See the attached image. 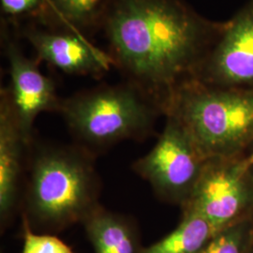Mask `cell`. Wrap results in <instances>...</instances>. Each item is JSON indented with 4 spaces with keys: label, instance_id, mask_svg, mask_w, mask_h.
Instances as JSON below:
<instances>
[{
    "label": "cell",
    "instance_id": "obj_1",
    "mask_svg": "<svg viewBox=\"0 0 253 253\" xmlns=\"http://www.w3.org/2000/svg\"><path fill=\"white\" fill-rule=\"evenodd\" d=\"M226 21L200 14L186 0H113L100 31L114 69L163 106L191 79Z\"/></svg>",
    "mask_w": 253,
    "mask_h": 253
},
{
    "label": "cell",
    "instance_id": "obj_2",
    "mask_svg": "<svg viewBox=\"0 0 253 253\" xmlns=\"http://www.w3.org/2000/svg\"><path fill=\"white\" fill-rule=\"evenodd\" d=\"M93 156L79 146H49L33 157L23 217L32 230L56 232L84 220L100 207Z\"/></svg>",
    "mask_w": 253,
    "mask_h": 253
},
{
    "label": "cell",
    "instance_id": "obj_3",
    "mask_svg": "<svg viewBox=\"0 0 253 253\" xmlns=\"http://www.w3.org/2000/svg\"><path fill=\"white\" fill-rule=\"evenodd\" d=\"M207 158H233L253 149V86L218 87L189 79L163 104Z\"/></svg>",
    "mask_w": 253,
    "mask_h": 253
},
{
    "label": "cell",
    "instance_id": "obj_4",
    "mask_svg": "<svg viewBox=\"0 0 253 253\" xmlns=\"http://www.w3.org/2000/svg\"><path fill=\"white\" fill-rule=\"evenodd\" d=\"M79 145L90 152L151 134L163 106L129 82L103 84L62 99L59 113ZM91 153V152H90Z\"/></svg>",
    "mask_w": 253,
    "mask_h": 253
},
{
    "label": "cell",
    "instance_id": "obj_5",
    "mask_svg": "<svg viewBox=\"0 0 253 253\" xmlns=\"http://www.w3.org/2000/svg\"><path fill=\"white\" fill-rule=\"evenodd\" d=\"M208 158L187 129L171 116L153 148L138 159L133 171L164 202L183 208L199 180Z\"/></svg>",
    "mask_w": 253,
    "mask_h": 253
},
{
    "label": "cell",
    "instance_id": "obj_6",
    "mask_svg": "<svg viewBox=\"0 0 253 253\" xmlns=\"http://www.w3.org/2000/svg\"><path fill=\"white\" fill-rule=\"evenodd\" d=\"M182 212L206 219L215 233L253 217V178L249 156L208 158Z\"/></svg>",
    "mask_w": 253,
    "mask_h": 253
},
{
    "label": "cell",
    "instance_id": "obj_7",
    "mask_svg": "<svg viewBox=\"0 0 253 253\" xmlns=\"http://www.w3.org/2000/svg\"><path fill=\"white\" fill-rule=\"evenodd\" d=\"M1 46L8 62L9 85L0 96L9 104L23 136L29 145L34 123L42 113H59L62 98L57 94L54 80L42 73L41 62L24 54L18 38L9 24L1 20Z\"/></svg>",
    "mask_w": 253,
    "mask_h": 253
},
{
    "label": "cell",
    "instance_id": "obj_8",
    "mask_svg": "<svg viewBox=\"0 0 253 253\" xmlns=\"http://www.w3.org/2000/svg\"><path fill=\"white\" fill-rule=\"evenodd\" d=\"M9 26L18 39L25 40L33 48L40 62L68 75L100 79L114 69L108 52L80 33L44 27L33 21Z\"/></svg>",
    "mask_w": 253,
    "mask_h": 253
},
{
    "label": "cell",
    "instance_id": "obj_9",
    "mask_svg": "<svg viewBox=\"0 0 253 253\" xmlns=\"http://www.w3.org/2000/svg\"><path fill=\"white\" fill-rule=\"evenodd\" d=\"M192 79L218 87L253 86V0L226 21L217 43Z\"/></svg>",
    "mask_w": 253,
    "mask_h": 253
},
{
    "label": "cell",
    "instance_id": "obj_10",
    "mask_svg": "<svg viewBox=\"0 0 253 253\" xmlns=\"http://www.w3.org/2000/svg\"><path fill=\"white\" fill-rule=\"evenodd\" d=\"M27 143L8 102L0 96V218L6 225L18 198L23 155Z\"/></svg>",
    "mask_w": 253,
    "mask_h": 253
},
{
    "label": "cell",
    "instance_id": "obj_11",
    "mask_svg": "<svg viewBox=\"0 0 253 253\" xmlns=\"http://www.w3.org/2000/svg\"><path fill=\"white\" fill-rule=\"evenodd\" d=\"M112 2L113 0H43L41 12L33 22L90 38L100 31Z\"/></svg>",
    "mask_w": 253,
    "mask_h": 253
},
{
    "label": "cell",
    "instance_id": "obj_12",
    "mask_svg": "<svg viewBox=\"0 0 253 253\" xmlns=\"http://www.w3.org/2000/svg\"><path fill=\"white\" fill-rule=\"evenodd\" d=\"M83 224L94 253H141L143 250L131 219L101 206Z\"/></svg>",
    "mask_w": 253,
    "mask_h": 253
},
{
    "label": "cell",
    "instance_id": "obj_13",
    "mask_svg": "<svg viewBox=\"0 0 253 253\" xmlns=\"http://www.w3.org/2000/svg\"><path fill=\"white\" fill-rule=\"evenodd\" d=\"M215 235L206 219L183 212L180 223L160 241L143 248L141 253H198Z\"/></svg>",
    "mask_w": 253,
    "mask_h": 253
},
{
    "label": "cell",
    "instance_id": "obj_14",
    "mask_svg": "<svg viewBox=\"0 0 253 253\" xmlns=\"http://www.w3.org/2000/svg\"><path fill=\"white\" fill-rule=\"evenodd\" d=\"M253 248V217L225 227L198 253H249Z\"/></svg>",
    "mask_w": 253,
    "mask_h": 253
},
{
    "label": "cell",
    "instance_id": "obj_15",
    "mask_svg": "<svg viewBox=\"0 0 253 253\" xmlns=\"http://www.w3.org/2000/svg\"><path fill=\"white\" fill-rule=\"evenodd\" d=\"M24 245L22 253H74L71 247L55 235L37 234L23 217Z\"/></svg>",
    "mask_w": 253,
    "mask_h": 253
},
{
    "label": "cell",
    "instance_id": "obj_16",
    "mask_svg": "<svg viewBox=\"0 0 253 253\" xmlns=\"http://www.w3.org/2000/svg\"><path fill=\"white\" fill-rule=\"evenodd\" d=\"M43 0H0L1 20L11 26L34 21L42 8Z\"/></svg>",
    "mask_w": 253,
    "mask_h": 253
},
{
    "label": "cell",
    "instance_id": "obj_17",
    "mask_svg": "<svg viewBox=\"0 0 253 253\" xmlns=\"http://www.w3.org/2000/svg\"><path fill=\"white\" fill-rule=\"evenodd\" d=\"M248 156H249V169L253 178V150L248 154Z\"/></svg>",
    "mask_w": 253,
    "mask_h": 253
},
{
    "label": "cell",
    "instance_id": "obj_18",
    "mask_svg": "<svg viewBox=\"0 0 253 253\" xmlns=\"http://www.w3.org/2000/svg\"><path fill=\"white\" fill-rule=\"evenodd\" d=\"M249 253H253V248L252 249V251H251V252H250Z\"/></svg>",
    "mask_w": 253,
    "mask_h": 253
},
{
    "label": "cell",
    "instance_id": "obj_19",
    "mask_svg": "<svg viewBox=\"0 0 253 253\" xmlns=\"http://www.w3.org/2000/svg\"><path fill=\"white\" fill-rule=\"evenodd\" d=\"M253 150H252V151H253ZM252 151H251V152H252Z\"/></svg>",
    "mask_w": 253,
    "mask_h": 253
}]
</instances>
